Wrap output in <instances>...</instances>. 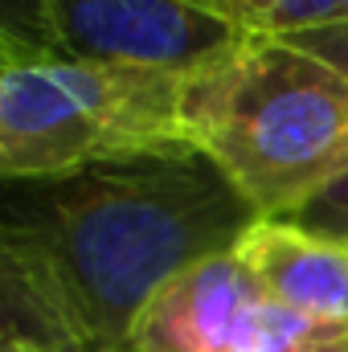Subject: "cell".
<instances>
[{
    "mask_svg": "<svg viewBox=\"0 0 348 352\" xmlns=\"http://www.w3.org/2000/svg\"><path fill=\"white\" fill-rule=\"evenodd\" d=\"M254 221L197 148L17 180L0 230L4 336L41 352H131L148 303Z\"/></svg>",
    "mask_w": 348,
    "mask_h": 352,
    "instance_id": "cell-1",
    "label": "cell"
},
{
    "mask_svg": "<svg viewBox=\"0 0 348 352\" xmlns=\"http://www.w3.org/2000/svg\"><path fill=\"white\" fill-rule=\"evenodd\" d=\"M180 131L259 217H295L348 176V78L279 37H250L184 82Z\"/></svg>",
    "mask_w": 348,
    "mask_h": 352,
    "instance_id": "cell-2",
    "label": "cell"
},
{
    "mask_svg": "<svg viewBox=\"0 0 348 352\" xmlns=\"http://www.w3.org/2000/svg\"><path fill=\"white\" fill-rule=\"evenodd\" d=\"M180 90L176 78L83 62L8 29L0 62L4 184L188 148Z\"/></svg>",
    "mask_w": 348,
    "mask_h": 352,
    "instance_id": "cell-3",
    "label": "cell"
},
{
    "mask_svg": "<svg viewBox=\"0 0 348 352\" xmlns=\"http://www.w3.org/2000/svg\"><path fill=\"white\" fill-rule=\"evenodd\" d=\"M37 37L70 58L188 82L250 33L209 0H37Z\"/></svg>",
    "mask_w": 348,
    "mask_h": 352,
    "instance_id": "cell-4",
    "label": "cell"
},
{
    "mask_svg": "<svg viewBox=\"0 0 348 352\" xmlns=\"http://www.w3.org/2000/svg\"><path fill=\"white\" fill-rule=\"evenodd\" d=\"M131 352H348V332L270 299L234 250L188 266L148 303Z\"/></svg>",
    "mask_w": 348,
    "mask_h": 352,
    "instance_id": "cell-5",
    "label": "cell"
},
{
    "mask_svg": "<svg viewBox=\"0 0 348 352\" xmlns=\"http://www.w3.org/2000/svg\"><path fill=\"white\" fill-rule=\"evenodd\" d=\"M234 254L270 299L312 324L348 332V238L316 234L287 217H259Z\"/></svg>",
    "mask_w": 348,
    "mask_h": 352,
    "instance_id": "cell-6",
    "label": "cell"
},
{
    "mask_svg": "<svg viewBox=\"0 0 348 352\" xmlns=\"http://www.w3.org/2000/svg\"><path fill=\"white\" fill-rule=\"evenodd\" d=\"M250 37H291L348 21V0H217Z\"/></svg>",
    "mask_w": 348,
    "mask_h": 352,
    "instance_id": "cell-7",
    "label": "cell"
},
{
    "mask_svg": "<svg viewBox=\"0 0 348 352\" xmlns=\"http://www.w3.org/2000/svg\"><path fill=\"white\" fill-rule=\"evenodd\" d=\"M287 221H299L316 234H332V238H348V176H340L332 188H324L303 213L287 217Z\"/></svg>",
    "mask_w": 348,
    "mask_h": 352,
    "instance_id": "cell-8",
    "label": "cell"
},
{
    "mask_svg": "<svg viewBox=\"0 0 348 352\" xmlns=\"http://www.w3.org/2000/svg\"><path fill=\"white\" fill-rule=\"evenodd\" d=\"M303 54H312L316 62L332 66L336 74L348 78V21H336V25H324V29H303V33H291V37H279Z\"/></svg>",
    "mask_w": 348,
    "mask_h": 352,
    "instance_id": "cell-9",
    "label": "cell"
},
{
    "mask_svg": "<svg viewBox=\"0 0 348 352\" xmlns=\"http://www.w3.org/2000/svg\"><path fill=\"white\" fill-rule=\"evenodd\" d=\"M0 352H41V349H33L25 340H12V336H0Z\"/></svg>",
    "mask_w": 348,
    "mask_h": 352,
    "instance_id": "cell-10",
    "label": "cell"
},
{
    "mask_svg": "<svg viewBox=\"0 0 348 352\" xmlns=\"http://www.w3.org/2000/svg\"><path fill=\"white\" fill-rule=\"evenodd\" d=\"M209 4H217V0H209ZM217 8H221V4H217ZM221 12H226V8H221Z\"/></svg>",
    "mask_w": 348,
    "mask_h": 352,
    "instance_id": "cell-11",
    "label": "cell"
}]
</instances>
